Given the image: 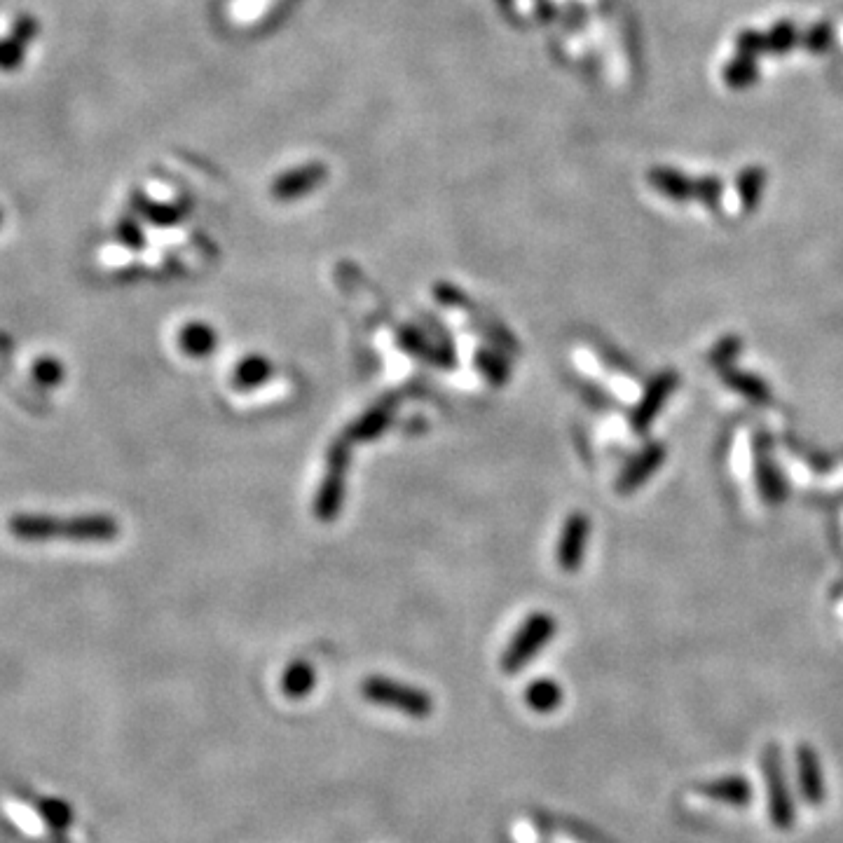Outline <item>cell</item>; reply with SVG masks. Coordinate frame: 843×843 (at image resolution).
<instances>
[{"instance_id":"obj_11","label":"cell","mask_w":843,"mask_h":843,"mask_svg":"<svg viewBox=\"0 0 843 843\" xmlns=\"http://www.w3.org/2000/svg\"><path fill=\"white\" fill-rule=\"evenodd\" d=\"M317 684V673H314L312 663L307 661H293L289 668H286L284 680H281V689L284 694L298 701V698L310 696V691Z\"/></svg>"},{"instance_id":"obj_19","label":"cell","mask_w":843,"mask_h":843,"mask_svg":"<svg viewBox=\"0 0 843 843\" xmlns=\"http://www.w3.org/2000/svg\"><path fill=\"white\" fill-rule=\"evenodd\" d=\"M832 38H834L832 24H829V22H818V24H813L811 29L806 31V36L801 38V45H804L808 52L820 54V52H825L829 45H832Z\"/></svg>"},{"instance_id":"obj_22","label":"cell","mask_w":843,"mask_h":843,"mask_svg":"<svg viewBox=\"0 0 843 843\" xmlns=\"http://www.w3.org/2000/svg\"><path fill=\"white\" fill-rule=\"evenodd\" d=\"M736 52L738 57L757 59L766 52V36L759 31H743L736 40Z\"/></svg>"},{"instance_id":"obj_16","label":"cell","mask_w":843,"mask_h":843,"mask_svg":"<svg viewBox=\"0 0 843 843\" xmlns=\"http://www.w3.org/2000/svg\"><path fill=\"white\" fill-rule=\"evenodd\" d=\"M722 78H724L726 85L733 87V89H745V87L755 85V82L759 80L757 59H747V57L731 59L729 64L724 66Z\"/></svg>"},{"instance_id":"obj_17","label":"cell","mask_w":843,"mask_h":843,"mask_svg":"<svg viewBox=\"0 0 843 843\" xmlns=\"http://www.w3.org/2000/svg\"><path fill=\"white\" fill-rule=\"evenodd\" d=\"M799 43H801V36H799L797 26H794L792 22H787V19L778 22L769 33H766V52H771V54H785V52H790L792 47H797Z\"/></svg>"},{"instance_id":"obj_15","label":"cell","mask_w":843,"mask_h":843,"mask_svg":"<svg viewBox=\"0 0 843 843\" xmlns=\"http://www.w3.org/2000/svg\"><path fill=\"white\" fill-rule=\"evenodd\" d=\"M525 698L532 710L546 715V712H553L562 703V691L553 680H537L527 687Z\"/></svg>"},{"instance_id":"obj_12","label":"cell","mask_w":843,"mask_h":843,"mask_svg":"<svg viewBox=\"0 0 843 843\" xmlns=\"http://www.w3.org/2000/svg\"><path fill=\"white\" fill-rule=\"evenodd\" d=\"M216 342H218V335L214 328L207 324H190L181 331L183 352H188L190 356H197V359H202V356L214 352Z\"/></svg>"},{"instance_id":"obj_10","label":"cell","mask_w":843,"mask_h":843,"mask_svg":"<svg viewBox=\"0 0 843 843\" xmlns=\"http://www.w3.org/2000/svg\"><path fill=\"white\" fill-rule=\"evenodd\" d=\"M757 483L766 502L778 504L785 499L783 476H780V471L766 450H757Z\"/></svg>"},{"instance_id":"obj_14","label":"cell","mask_w":843,"mask_h":843,"mask_svg":"<svg viewBox=\"0 0 843 843\" xmlns=\"http://www.w3.org/2000/svg\"><path fill=\"white\" fill-rule=\"evenodd\" d=\"M722 378L729 387L736 389L745 396V399L755 401V403H766L771 399V389L766 387L764 380L755 378V375H747V373H738V370L733 368H726L722 370Z\"/></svg>"},{"instance_id":"obj_6","label":"cell","mask_w":843,"mask_h":843,"mask_svg":"<svg viewBox=\"0 0 843 843\" xmlns=\"http://www.w3.org/2000/svg\"><path fill=\"white\" fill-rule=\"evenodd\" d=\"M663 459H666V445L649 443L640 455L630 459L626 469L621 471V476L616 478V492H619V495L635 492L644 481H649V478L661 469Z\"/></svg>"},{"instance_id":"obj_1","label":"cell","mask_w":843,"mask_h":843,"mask_svg":"<svg viewBox=\"0 0 843 843\" xmlns=\"http://www.w3.org/2000/svg\"><path fill=\"white\" fill-rule=\"evenodd\" d=\"M361 694L368 703L380 708L399 710L401 715L413 719H429L434 712V698L424 689L410 687L406 682L389 680V677L373 675L361 684Z\"/></svg>"},{"instance_id":"obj_20","label":"cell","mask_w":843,"mask_h":843,"mask_svg":"<svg viewBox=\"0 0 843 843\" xmlns=\"http://www.w3.org/2000/svg\"><path fill=\"white\" fill-rule=\"evenodd\" d=\"M740 347H743V342H740V338H736V335H729V338L719 340L717 347L710 352V363L719 370H726L729 368V363L738 356Z\"/></svg>"},{"instance_id":"obj_13","label":"cell","mask_w":843,"mask_h":843,"mask_svg":"<svg viewBox=\"0 0 843 843\" xmlns=\"http://www.w3.org/2000/svg\"><path fill=\"white\" fill-rule=\"evenodd\" d=\"M766 185V171L762 167H747L738 176V197L745 211H755L762 200Z\"/></svg>"},{"instance_id":"obj_7","label":"cell","mask_w":843,"mask_h":843,"mask_svg":"<svg viewBox=\"0 0 843 843\" xmlns=\"http://www.w3.org/2000/svg\"><path fill=\"white\" fill-rule=\"evenodd\" d=\"M389 422H392V406H387V403H380V406L370 408L366 415H361L359 420H356L352 427L347 431V441H373V438H378L385 434V429L389 427Z\"/></svg>"},{"instance_id":"obj_2","label":"cell","mask_w":843,"mask_h":843,"mask_svg":"<svg viewBox=\"0 0 843 843\" xmlns=\"http://www.w3.org/2000/svg\"><path fill=\"white\" fill-rule=\"evenodd\" d=\"M555 619L546 612H534L523 621V626L516 630L509 647L502 656V670L509 675H516L527 663H532L534 656L553 640Z\"/></svg>"},{"instance_id":"obj_18","label":"cell","mask_w":843,"mask_h":843,"mask_svg":"<svg viewBox=\"0 0 843 843\" xmlns=\"http://www.w3.org/2000/svg\"><path fill=\"white\" fill-rule=\"evenodd\" d=\"M38 808H40V815H43L45 822L52 829H59V832H61V829H66L68 825H71L73 811H71V806L66 804V801H61V799H43L38 804Z\"/></svg>"},{"instance_id":"obj_5","label":"cell","mask_w":843,"mask_h":843,"mask_svg":"<svg viewBox=\"0 0 843 843\" xmlns=\"http://www.w3.org/2000/svg\"><path fill=\"white\" fill-rule=\"evenodd\" d=\"M677 385H680V378H677L675 370H663L661 375H656V380H651L642 401L637 403L633 415H630V424H633L635 431H644L659 417L661 408L666 406V401L675 392Z\"/></svg>"},{"instance_id":"obj_9","label":"cell","mask_w":843,"mask_h":843,"mask_svg":"<svg viewBox=\"0 0 843 843\" xmlns=\"http://www.w3.org/2000/svg\"><path fill=\"white\" fill-rule=\"evenodd\" d=\"M649 181L661 195H666L675 202H684V200H689V197H694V181L684 176L682 171H675L668 167L651 169Z\"/></svg>"},{"instance_id":"obj_3","label":"cell","mask_w":843,"mask_h":843,"mask_svg":"<svg viewBox=\"0 0 843 843\" xmlns=\"http://www.w3.org/2000/svg\"><path fill=\"white\" fill-rule=\"evenodd\" d=\"M347 466H349V443L338 441L328 452V471L321 481V488L314 497V516L319 520H333L340 516L342 504L347 497Z\"/></svg>"},{"instance_id":"obj_8","label":"cell","mask_w":843,"mask_h":843,"mask_svg":"<svg viewBox=\"0 0 843 843\" xmlns=\"http://www.w3.org/2000/svg\"><path fill=\"white\" fill-rule=\"evenodd\" d=\"M272 378V363L270 359L260 354L246 356L244 361L237 363L235 375H232V385H235L239 392H251L260 385H265L267 380Z\"/></svg>"},{"instance_id":"obj_21","label":"cell","mask_w":843,"mask_h":843,"mask_svg":"<svg viewBox=\"0 0 843 843\" xmlns=\"http://www.w3.org/2000/svg\"><path fill=\"white\" fill-rule=\"evenodd\" d=\"M724 185L717 176H701L694 181V197L703 200L708 207H717L719 200H722Z\"/></svg>"},{"instance_id":"obj_4","label":"cell","mask_w":843,"mask_h":843,"mask_svg":"<svg viewBox=\"0 0 843 843\" xmlns=\"http://www.w3.org/2000/svg\"><path fill=\"white\" fill-rule=\"evenodd\" d=\"M588 537H591V520L586 513H572L560 530L555 560L562 572H577L584 565Z\"/></svg>"},{"instance_id":"obj_23","label":"cell","mask_w":843,"mask_h":843,"mask_svg":"<svg viewBox=\"0 0 843 843\" xmlns=\"http://www.w3.org/2000/svg\"><path fill=\"white\" fill-rule=\"evenodd\" d=\"M478 366L483 368L485 378L497 382V385L509 378V366H506V363L495 354H485V352L478 354Z\"/></svg>"}]
</instances>
